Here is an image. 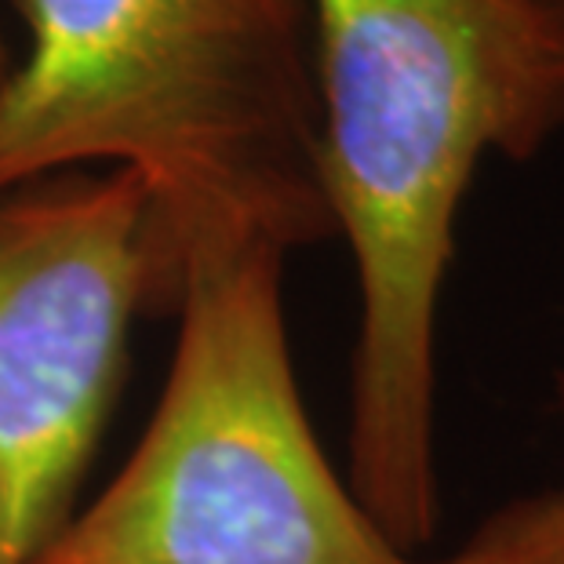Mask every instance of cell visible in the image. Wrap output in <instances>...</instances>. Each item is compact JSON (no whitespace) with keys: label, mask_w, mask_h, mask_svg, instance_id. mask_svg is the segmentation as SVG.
<instances>
[{"label":"cell","mask_w":564,"mask_h":564,"mask_svg":"<svg viewBox=\"0 0 564 564\" xmlns=\"http://www.w3.org/2000/svg\"><path fill=\"white\" fill-rule=\"evenodd\" d=\"M554 393H557V408H561V415H564V365L557 368V390Z\"/></svg>","instance_id":"7"},{"label":"cell","mask_w":564,"mask_h":564,"mask_svg":"<svg viewBox=\"0 0 564 564\" xmlns=\"http://www.w3.org/2000/svg\"><path fill=\"white\" fill-rule=\"evenodd\" d=\"M172 303L135 172L77 167L0 194V564H33L74 518L131 324Z\"/></svg>","instance_id":"4"},{"label":"cell","mask_w":564,"mask_h":564,"mask_svg":"<svg viewBox=\"0 0 564 564\" xmlns=\"http://www.w3.org/2000/svg\"><path fill=\"white\" fill-rule=\"evenodd\" d=\"M539 4H543L546 11H554L557 19H564V0H539Z\"/></svg>","instance_id":"8"},{"label":"cell","mask_w":564,"mask_h":564,"mask_svg":"<svg viewBox=\"0 0 564 564\" xmlns=\"http://www.w3.org/2000/svg\"><path fill=\"white\" fill-rule=\"evenodd\" d=\"M11 69H15V55H11V44L4 37V30H0V84L11 77Z\"/></svg>","instance_id":"6"},{"label":"cell","mask_w":564,"mask_h":564,"mask_svg":"<svg viewBox=\"0 0 564 564\" xmlns=\"http://www.w3.org/2000/svg\"><path fill=\"white\" fill-rule=\"evenodd\" d=\"M317 172L357 273L346 485L415 554L437 532V317L481 161L564 131V19L539 0H306Z\"/></svg>","instance_id":"1"},{"label":"cell","mask_w":564,"mask_h":564,"mask_svg":"<svg viewBox=\"0 0 564 564\" xmlns=\"http://www.w3.org/2000/svg\"><path fill=\"white\" fill-rule=\"evenodd\" d=\"M423 564H564V481L491 510L452 554Z\"/></svg>","instance_id":"5"},{"label":"cell","mask_w":564,"mask_h":564,"mask_svg":"<svg viewBox=\"0 0 564 564\" xmlns=\"http://www.w3.org/2000/svg\"><path fill=\"white\" fill-rule=\"evenodd\" d=\"M281 245L200 234L178 251V343L113 485L33 564H423L324 455L299 393Z\"/></svg>","instance_id":"3"},{"label":"cell","mask_w":564,"mask_h":564,"mask_svg":"<svg viewBox=\"0 0 564 564\" xmlns=\"http://www.w3.org/2000/svg\"><path fill=\"white\" fill-rule=\"evenodd\" d=\"M26 58L0 84V194L110 164L150 194L175 288L200 234L332 241L306 0H11ZM175 306V303H172Z\"/></svg>","instance_id":"2"}]
</instances>
